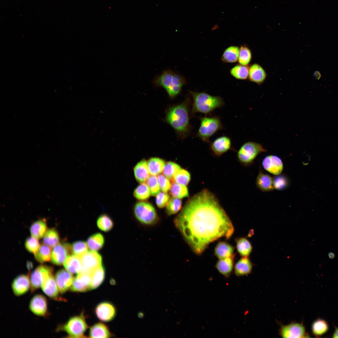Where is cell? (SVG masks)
I'll list each match as a JSON object with an SVG mask.
<instances>
[{
    "label": "cell",
    "mask_w": 338,
    "mask_h": 338,
    "mask_svg": "<svg viewBox=\"0 0 338 338\" xmlns=\"http://www.w3.org/2000/svg\"><path fill=\"white\" fill-rule=\"evenodd\" d=\"M253 264L247 257H243L236 264L234 271L237 277L246 275L250 274L252 270Z\"/></svg>",
    "instance_id": "cell-24"
},
{
    "label": "cell",
    "mask_w": 338,
    "mask_h": 338,
    "mask_svg": "<svg viewBox=\"0 0 338 338\" xmlns=\"http://www.w3.org/2000/svg\"><path fill=\"white\" fill-rule=\"evenodd\" d=\"M313 76L317 79H319L321 77V74L318 71H315L313 74Z\"/></svg>",
    "instance_id": "cell-52"
},
{
    "label": "cell",
    "mask_w": 338,
    "mask_h": 338,
    "mask_svg": "<svg viewBox=\"0 0 338 338\" xmlns=\"http://www.w3.org/2000/svg\"><path fill=\"white\" fill-rule=\"evenodd\" d=\"M267 76L265 71L259 64H254L249 69V78L251 81L260 84L265 80Z\"/></svg>",
    "instance_id": "cell-25"
},
{
    "label": "cell",
    "mask_w": 338,
    "mask_h": 338,
    "mask_svg": "<svg viewBox=\"0 0 338 338\" xmlns=\"http://www.w3.org/2000/svg\"><path fill=\"white\" fill-rule=\"evenodd\" d=\"M191 100L187 98L182 102L168 107L166 112L165 120L174 130L177 137L183 140L190 134Z\"/></svg>",
    "instance_id": "cell-2"
},
{
    "label": "cell",
    "mask_w": 338,
    "mask_h": 338,
    "mask_svg": "<svg viewBox=\"0 0 338 338\" xmlns=\"http://www.w3.org/2000/svg\"><path fill=\"white\" fill-rule=\"evenodd\" d=\"M41 287L43 292L50 298L57 300L59 298V291L53 274L44 281Z\"/></svg>",
    "instance_id": "cell-19"
},
{
    "label": "cell",
    "mask_w": 338,
    "mask_h": 338,
    "mask_svg": "<svg viewBox=\"0 0 338 338\" xmlns=\"http://www.w3.org/2000/svg\"><path fill=\"white\" fill-rule=\"evenodd\" d=\"M97 224L100 230L105 232L110 231L114 226L112 220L109 216L105 214L101 215L98 217L97 221Z\"/></svg>",
    "instance_id": "cell-37"
},
{
    "label": "cell",
    "mask_w": 338,
    "mask_h": 338,
    "mask_svg": "<svg viewBox=\"0 0 338 338\" xmlns=\"http://www.w3.org/2000/svg\"><path fill=\"white\" fill-rule=\"evenodd\" d=\"M47 224L44 219H40L33 222L30 227L31 236L37 239L42 238L47 231Z\"/></svg>",
    "instance_id": "cell-29"
},
{
    "label": "cell",
    "mask_w": 338,
    "mask_h": 338,
    "mask_svg": "<svg viewBox=\"0 0 338 338\" xmlns=\"http://www.w3.org/2000/svg\"><path fill=\"white\" fill-rule=\"evenodd\" d=\"M252 54L250 50L247 47L242 46L239 49L238 61L240 64L247 65L250 62Z\"/></svg>",
    "instance_id": "cell-43"
},
{
    "label": "cell",
    "mask_w": 338,
    "mask_h": 338,
    "mask_svg": "<svg viewBox=\"0 0 338 338\" xmlns=\"http://www.w3.org/2000/svg\"><path fill=\"white\" fill-rule=\"evenodd\" d=\"M267 150L259 143L248 141L243 144L239 150L237 156L238 160L243 165L252 163L256 157Z\"/></svg>",
    "instance_id": "cell-6"
},
{
    "label": "cell",
    "mask_w": 338,
    "mask_h": 338,
    "mask_svg": "<svg viewBox=\"0 0 338 338\" xmlns=\"http://www.w3.org/2000/svg\"><path fill=\"white\" fill-rule=\"evenodd\" d=\"M173 177L176 183L185 186L189 183L191 179L189 173L187 171L182 168Z\"/></svg>",
    "instance_id": "cell-44"
},
{
    "label": "cell",
    "mask_w": 338,
    "mask_h": 338,
    "mask_svg": "<svg viewBox=\"0 0 338 338\" xmlns=\"http://www.w3.org/2000/svg\"><path fill=\"white\" fill-rule=\"evenodd\" d=\"M71 253V245L69 243H59L54 247L52 251L51 261L56 265H61Z\"/></svg>",
    "instance_id": "cell-12"
},
{
    "label": "cell",
    "mask_w": 338,
    "mask_h": 338,
    "mask_svg": "<svg viewBox=\"0 0 338 338\" xmlns=\"http://www.w3.org/2000/svg\"><path fill=\"white\" fill-rule=\"evenodd\" d=\"M38 239L32 236L28 238L26 240L25 247L29 252L34 254L38 250L40 245Z\"/></svg>",
    "instance_id": "cell-49"
},
{
    "label": "cell",
    "mask_w": 338,
    "mask_h": 338,
    "mask_svg": "<svg viewBox=\"0 0 338 338\" xmlns=\"http://www.w3.org/2000/svg\"><path fill=\"white\" fill-rule=\"evenodd\" d=\"M239 48L236 46H231L224 51L222 57L223 61L227 63H234L238 59Z\"/></svg>",
    "instance_id": "cell-38"
},
{
    "label": "cell",
    "mask_w": 338,
    "mask_h": 338,
    "mask_svg": "<svg viewBox=\"0 0 338 338\" xmlns=\"http://www.w3.org/2000/svg\"><path fill=\"white\" fill-rule=\"evenodd\" d=\"M181 169L180 166L177 164L171 161L168 162L165 164L163 173L165 176L170 179L173 177Z\"/></svg>",
    "instance_id": "cell-46"
},
{
    "label": "cell",
    "mask_w": 338,
    "mask_h": 338,
    "mask_svg": "<svg viewBox=\"0 0 338 338\" xmlns=\"http://www.w3.org/2000/svg\"><path fill=\"white\" fill-rule=\"evenodd\" d=\"M283 338H304L309 337L303 323H292L282 325L279 330Z\"/></svg>",
    "instance_id": "cell-10"
},
{
    "label": "cell",
    "mask_w": 338,
    "mask_h": 338,
    "mask_svg": "<svg viewBox=\"0 0 338 338\" xmlns=\"http://www.w3.org/2000/svg\"><path fill=\"white\" fill-rule=\"evenodd\" d=\"M328 255L329 258L331 259H334L335 256V253L332 252H329L328 253Z\"/></svg>",
    "instance_id": "cell-55"
},
{
    "label": "cell",
    "mask_w": 338,
    "mask_h": 338,
    "mask_svg": "<svg viewBox=\"0 0 338 338\" xmlns=\"http://www.w3.org/2000/svg\"><path fill=\"white\" fill-rule=\"evenodd\" d=\"M151 194L150 189L147 184L144 183L139 185L135 189L134 195L140 200H145L148 198Z\"/></svg>",
    "instance_id": "cell-41"
},
{
    "label": "cell",
    "mask_w": 338,
    "mask_h": 338,
    "mask_svg": "<svg viewBox=\"0 0 338 338\" xmlns=\"http://www.w3.org/2000/svg\"><path fill=\"white\" fill-rule=\"evenodd\" d=\"M335 330L334 331L333 335V338H338V327L335 326Z\"/></svg>",
    "instance_id": "cell-53"
},
{
    "label": "cell",
    "mask_w": 338,
    "mask_h": 338,
    "mask_svg": "<svg viewBox=\"0 0 338 338\" xmlns=\"http://www.w3.org/2000/svg\"><path fill=\"white\" fill-rule=\"evenodd\" d=\"M153 82L155 86L163 88L170 98L173 99L180 94L186 81L180 74L170 70H166L156 76Z\"/></svg>",
    "instance_id": "cell-3"
},
{
    "label": "cell",
    "mask_w": 338,
    "mask_h": 338,
    "mask_svg": "<svg viewBox=\"0 0 338 338\" xmlns=\"http://www.w3.org/2000/svg\"><path fill=\"white\" fill-rule=\"evenodd\" d=\"M231 141L229 137L223 136L215 139L211 144V149L216 155L221 156L229 150Z\"/></svg>",
    "instance_id": "cell-20"
},
{
    "label": "cell",
    "mask_w": 338,
    "mask_h": 338,
    "mask_svg": "<svg viewBox=\"0 0 338 338\" xmlns=\"http://www.w3.org/2000/svg\"><path fill=\"white\" fill-rule=\"evenodd\" d=\"M182 202L180 198L173 197L171 198L166 205V212L168 215L177 213L182 207Z\"/></svg>",
    "instance_id": "cell-42"
},
{
    "label": "cell",
    "mask_w": 338,
    "mask_h": 338,
    "mask_svg": "<svg viewBox=\"0 0 338 338\" xmlns=\"http://www.w3.org/2000/svg\"><path fill=\"white\" fill-rule=\"evenodd\" d=\"M234 255L220 259L216 264L215 267L218 272L225 277L228 278L230 276L234 266Z\"/></svg>",
    "instance_id": "cell-22"
},
{
    "label": "cell",
    "mask_w": 338,
    "mask_h": 338,
    "mask_svg": "<svg viewBox=\"0 0 338 338\" xmlns=\"http://www.w3.org/2000/svg\"><path fill=\"white\" fill-rule=\"evenodd\" d=\"M147 163L150 174L153 176L157 175L161 173L165 165L164 161L157 157L150 158Z\"/></svg>",
    "instance_id": "cell-31"
},
{
    "label": "cell",
    "mask_w": 338,
    "mask_h": 338,
    "mask_svg": "<svg viewBox=\"0 0 338 338\" xmlns=\"http://www.w3.org/2000/svg\"><path fill=\"white\" fill-rule=\"evenodd\" d=\"M55 279L59 292L63 294L70 289L74 278L66 269H62L56 273Z\"/></svg>",
    "instance_id": "cell-18"
},
{
    "label": "cell",
    "mask_w": 338,
    "mask_h": 338,
    "mask_svg": "<svg viewBox=\"0 0 338 338\" xmlns=\"http://www.w3.org/2000/svg\"><path fill=\"white\" fill-rule=\"evenodd\" d=\"M157 179L161 189L164 192H167L170 189L171 185L168 178L163 175L157 176Z\"/></svg>",
    "instance_id": "cell-51"
},
{
    "label": "cell",
    "mask_w": 338,
    "mask_h": 338,
    "mask_svg": "<svg viewBox=\"0 0 338 338\" xmlns=\"http://www.w3.org/2000/svg\"><path fill=\"white\" fill-rule=\"evenodd\" d=\"M111 335L108 327L104 324L98 323L91 326L89 336L91 338H109Z\"/></svg>",
    "instance_id": "cell-28"
},
{
    "label": "cell",
    "mask_w": 338,
    "mask_h": 338,
    "mask_svg": "<svg viewBox=\"0 0 338 338\" xmlns=\"http://www.w3.org/2000/svg\"><path fill=\"white\" fill-rule=\"evenodd\" d=\"M238 252L243 257H248L252 250V246L249 241L244 238H238L236 241Z\"/></svg>",
    "instance_id": "cell-36"
},
{
    "label": "cell",
    "mask_w": 338,
    "mask_h": 338,
    "mask_svg": "<svg viewBox=\"0 0 338 338\" xmlns=\"http://www.w3.org/2000/svg\"><path fill=\"white\" fill-rule=\"evenodd\" d=\"M134 172L138 182L142 183L146 181L150 174L146 161L143 160L138 162L134 167Z\"/></svg>",
    "instance_id": "cell-26"
},
{
    "label": "cell",
    "mask_w": 338,
    "mask_h": 338,
    "mask_svg": "<svg viewBox=\"0 0 338 338\" xmlns=\"http://www.w3.org/2000/svg\"><path fill=\"white\" fill-rule=\"evenodd\" d=\"M329 329L327 322L320 318L317 319L312 323L311 330L313 334L316 337H320L326 333Z\"/></svg>",
    "instance_id": "cell-33"
},
{
    "label": "cell",
    "mask_w": 338,
    "mask_h": 338,
    "mask_svg": "<svg viewBox=\"0 0 338 338\" xmlns=\"http://www.w3.org/2000/svg\"><path fill=\"white\" fill-rule=\"evenodd\" d=\"M156 196V202L158 207L163 208L167 205L169 200L168 194L165 192H160Z\"/></svg>",
    "instance_id": "cell-50"
},
{
    "label": "cell",
    "mask_w": 338,
    "mask_h": 338,
    "mask_svg": "<svg viewBox=\"0 0 338 338\" xmlns=\"http://www.w3.org/2000/svg\"><path fill=\"white\" fill-rule=\"evenodd\" d=\"M52 267L41 265L37 267L31 273L30 277L31 292L33 293L41 287L44 281L53 274Z\"/></svg>",
    "instance_id": "cell-9"
},
{
    "label": "cell",
    "mask_w": 338,
    "mask_h": 338,
    "mask_svg": "<svg viewBox=\"0 0 338 338\" xmlns=\"http://www.w3.org/2000/svg\"><path fill=\"white\" fill-rule=\"evenodd\" d=\"M134 211L137 220L143 224L152 225L157 221L156 210L149 203L143 202H137L135 206Z\"/></svg>",
    "instance_id": "cell-8"
},
{
    "label": "cell",
    "mask_w": 338,
    "mask_h": 338,
    "mask_svg": "<svg viewBox=\"0 0 338 338\" xmlns=\"http://www.w3.org/2000/svg\"><path fill=\"white\" fill-rule=\"evenodd\" d=\"M170 189L171 194L174 197L181 198L188 196V190L185 185L175 182L171 185Z\"/></svg>",
    "instance_id": "cell-39"
},
{
    "label": "cell",
    "mask_w": 338,
    "mask_h": 338,
    "mask_svg": "<svg viewBox=\"0 0 338 338\" xmlns=\"http://www.w3.org/2000/svg\"><path fill=\"white\" fill-rule=\"evenodd\" d=\"M11 286L15 295L20 296L24 294L30 289L29 275L22 274L18 276L13 280Z\"/></svg>",
    "instance_id": "cell-17"
},
{
    "label": "cell",
    "mask_w": 338,
    "mask_h": 338,
    "mask_svg": "<svg viewBox=\"0 0 338 338\" xmlns=\"http://www.w3.org/2000/svg\"><path fill=\"white\" fill-rule=\"evenodd\" d=\"M51 247L44 244L40 245L34 254L36 259L40 263L49 261L51 258Z\"/></svg>",
    "instance_id": "cell-34"
},
{
    "label": "cell",
    "mask_w": 338,
    "mask_h": 338,
    "mask_svg": "<svg viewBox=\"0 0 338 338\" xmlns=\"http://www.w3.org/2000/svg\"><path fill=\"white\" fill-rule=\"evenodd\" d=\"M79 257L83 266L82 272H91L102 265V257L96 251H87Z\"/></svg>",
    "instance_id": "cell-11"
},
{
    "label": "cell",
    "mask_w": 338,
    "mask_h": 338,
    "mask_svg": "<svg viewBox=\"0 0 338 338\" xmlns=\"http://www.w3.org/2000/svg\"><path fill=\"white\" fill-rule=\"evenodd\" d=\"M138 316L139 318H142L143 317L144 315L143 313L140 312L138 313Z\"/></svg>",
    "instance_id": "cell-56"
},
{
    "label": "cell",
    "mask_w": 338,
    "mask_h": 338,
    "mask_svg": "<svg viewBox=\"0 0 338 338\" xmlns=\"http://www.w3.org/2000/svg\"><path fill=\"white\" fill-rule=\"evenodd\" d=\"M191 93L193 99L192 115L197 113L208 114L224 104L223 99L220 96H212L204 92H192Z\"/></svg>",
    "instance_id": "cell-4"
},
{
    "label": "cell",
    "mask_w": 338,
    "mask_h": 338,
    "mask_svg": "<svg viewBox=\"0 0 338 338\" xmlns=\"http://www.w3.org/2000/svg\"><path fill=\"white\" fill-rule=\"evenodd\" d=\"M65 269L71 274H78L83 271V266L79 257L69 255L64 263Z\"/></svg>",
    "instance_id": "cell-23"
},
{
    "label": "cell",
    "mask_w": 338,
    "mask_h": 338,
    "mask_svg": "<svg viewBox=\"0 0 338 338\" xmlns=\"http://www.w3.org/2000/svg\"><path fill=\"white\" fill-rule=\"evenodd\" d=\"M146 182L152 195L156 196L160 192V187L157 178L155 176H150L146 181Z\"/></svg>",
    "instance_id": "cell-48"
},
{
    "label": "cell",
    "mask_w": 338,
    "mask_h": 338,
    "mask_svg": "<svg viewBox=\"0 0 338 338\" xmlns=\"http://www.w3.org/2000/svg\"><path fill=\"white\" fill-rule=\"evenodd\" d=\"M29 308L36 315L46 317L48 314L46 298L41 294L35 295L31 300Z\"/></svg>",
    "instance_id": "cell-14"
},
{
    "label": "cell",
    "mask_w": 338,
    "mask_h": 338,
    "mask_svg": "<svg viewBox=\"0 0 338 338\" xmlns=\"http://www.w3.org/2000/svg\"><path fill=\"white\" fill-rule=\"evenodd\" d=\"M273 179L274 188L277 190L284 189L289 185V180L285 175L279 174L276 176Z\"/></svg>",
    "instance_id": "cell-47"
},
{
    "label": "cell",
    "mask_w": 338,
    "mask_h": 338,
    "mask_svg": "<svg viewBox=\"0 0 338 338\" xmlns=\"http://www.w3.org/2000/svg\"><path fill=\"white\" fill-rule=\"evenodd\" d=\"M234 248L225 242H220L216 246L215 255L219 259L230 257L233 254Z\"/></svg>",
    "instance_id": "cell-27"
},
{
    "label": "cell",
    "mask_w": 338,
    "mask_h": 338,
    "mask_svg": "<svg viewBox=\"0 0 338 338\" xmlns=\"http://www.w3.org/2000/svg\"><path fill=\"white\" fill-rule=\"evenodd\" d=\"M91 272H82L74 278L70 289L74 292H85L91 289Z\"/></svg>",
    "instance_id": "cell-13"
},
{
    "label": "cell",
    "mask_w": 338,
    "mask_h": 338,
    "mask_svg": "<svg viewBox=\"0 0 338 338\" xmlns=\"http://www.w3.org/2000/svg\"><path fill=\"white\" fill-rule=\"evenodd\" d=\"M200 120V125L196 136L204 142H210V138L223 129L222 122L218 116L201 117Z\"/></svg>",
    "instance_id": "cell-5"
},
{
    "label": "cell",
    "mask_w": 338,
    "mask_h": 338,
    "mask_svg": "<svg viewBox=\"0 0 338 338\" xmlns=\"http://www.w3.org/2000/svg\"><path fill=\"white\" fill-rule=\"evenodd\" d=\"M193 251L202 253L211 243L230 238L234 228L215 196L204 189L190 198L174 220Z\"/></svg>",
    "instance_id": "cell-1"
},
{
    "label": "cell",
    "mask_w": 338,
    "mask_h": 338,
    "mask_svg": "<svg viewBox=\"0 0 338 338\" xmlns=\"http://www.w3.org/2000/svg\"><path fill=\"white\" fill-rule=\"evenodd\" d=\"M88 246L87 244L84 241H76L71 245L72 253L75 255L80 257L88 251Z\"/></svg>",
    "instance_id": "cell-45"
},
{
    "label": "cell",
    "mask_w": 338,
    "mask_h": 338,
    "mask_svg": "<svg viewBox=\"0 0 338 338\" xmlns=\"http://www.w3.org/2000/svg\"><path fill=\"white\" fill-rule=\"evenodd\" d=\"M43 240L44 244L51 247H54L59 242V236L58 231L54 228L47 230Z\"/></svg>",
    "instance_id": "cell-35"
},
{
    "label": "cell",
    "mask_w": 338,
    "mask_h": 338,
    "mask_svg": "<svg viewBox=\"0 0 338 338\" xmlns=\"http://www.w3.org/2000/svg\"><path fill=\"white\" fill-rule=\"evenodd\" d=\"M105 243L103 235L100 233H95L88 238L87 244L88 247L92 251H97L101 249Z\"/></svg>",
    "instance_id": "cell-32"
},
{
    "label": "cell",
    "mask_w": 338,
    "mask_h": 338,
    "mask_svg": "<svg viewBox=\"0 0 338 338\" xmlns=\"http://www.w3.org/2000/svg\"><path fill=\"white\" fill-rule=\"evenodd\" d=\"M249 68L246 65H238L233 68L230 70L232 76L240 79H247L249 75Z\"/></svg>",
    "instance_id": "cell-40"
},
{
    "label": "cell",
    "mask_w": 338,
    "mask_h": 338,
    "mask_svg": "<svg viewBox=\"0 0 338 338\" xmlns=\"http://www.w3.org/2000/svg\"><path fill=\"white\" fill-rule=\"evenodd\" d=\"M264 168L269 172L275 176L280 174L283 169V164L281 159L274 155L265 157L262 161Z\"/></svg>",
    "instance_id": "cell-15"
},
{
    "label": "cell",
    "mask_w": 338,
    "mask_h": 338,
    "mask_svg": "<svg viewBox=\"0 0 338 338\" xmlns=\"http://www.w3.org/2000/svg\"><path fill=\"white\" fill-rule=\"evenodd\" d=\"M105 273V269L102 265L91 272V289L97 288L102 283Z\"/></svg>",
    "instance_id": "cell-30"
},
{
    "label": "cell",
    "mask_w": 338,
    "mask_h": 338,
    "mask_svg": "<svg viewBox=\"0 0 338 338\" xmlns=\"http://www.w3.org/2000/svg\"><path fill=\"white\" fill-rule=\"evenodd\" d=\"M257 187L263 192L272 191L274 188V179L269 175L264 173L260 169L256 180Z\"/></svg>",
    "instance_id": "cell-21"
},
{
    "label": "cell",
    "mask_w": 338,
    "mask_h": 338,
    "mask_svg": "<svg viewBox=\"0 0 338 338\" xmlns=\"http://www.w3.org/2000/svg\"><path fill=\"white\" fill-rule=\"evenodd\" d=\"M26 266L28 269L30 270L33 268V264L31 262L28 261L27 263Z\"/></svg>",
    "instance_id": "cell-54"
},
{
    "label": "cell",
    "mask_w": 338,
    "mask_h": 338,
    "mask_svg": "<svg viewBox=\"0 0 338 338\" xmlns=\"http://www.w3.org/2000/svg\"><path fill=\"white\" fill-rule=\"evenodd\" d=\"M95 313L98 318L104 322L112 320L115 317L116 311L114 305L108 302L99 304L96 307Z\"/></svg>",
    "instance_id": "cell-16"
},
{
    "label": "cell",
    "mask_w": 338,
    "mask_h": 338,
    "mask_svg": "<svg viewBox=\"0 0 338 338\" xmlns=\"http://www.w3.org/2000/svg\"><path fill=\"white\" fill-rule=\"evenodd\" d=\"M88 327L83 314L70 318L64 324L59 326V330H63L69 337H84V333Z\"/></svg>",
    "instance_id": "cell-7"
}]
</instances>
